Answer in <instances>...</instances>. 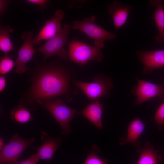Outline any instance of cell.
<instances>
[{"label":"cell","instance_id":"6da1fadb","mask_svg":"<svg viewBox=\"0 0 164 164\" xmlns=\"http://www.w3.org/2000/svg\"><path fill=\"white\" fill-rule=\"evenodd\" d=\"M30 78L31 84L21 93L19 102L34 111L40 101H47L58 96L68 94L70 76L67 70L54 64H38Z\"/></svg>","mask_w":164,"mask_h":164},{"label":"cell","instance_id":"7a4b0ae2","mask_svg":"<svg viewBox=\"0 0 164 164\" xmlns=\"http://www.w3.org/2000/svg\"><path fill=\"white\" fill-rule=\"evenodd\" d=\"M96 17L92 15L85 17L82 20L72 22L73 29L80 31L94 41L95 47L101 49L104 46L106 40H112L117 38V36L110 32L97 25L95 22Z\"/></svg>","mask_w":164,"mask_h":164},{"label":"cell","instance_id":"3957f363","mask_svg":"<svg viewBox=\"0 0 164 164\" xmlns=\"http://www.w3.org/2000/svg\"><path fill=\"white\" fill-rule=\"evenodd\" d=\"M68 46L69 60L82 67L90 60L101 62L103 60L101 49L80 41L72 40L68 43Z\"/></svg>","mask_w":164,"mask_h":164},{"label":"cell","instance_id":"277c9868","mask_svg":"<svg viewBox=\"0 0 164 164\" xmlns=\"http://www.w3.org/2000/svg\"><path fill=\"white\" fill-rule=\"evenodd\" d=\"M46 109L61 126V134L67 136L71 132L69 123L77 112L75 109L67 106L60 99L53 101H40L38 103Z\"/></svg>","mask_w":164,"mask_h":164},{"label":"cell","instance_id":"5b68a950","mask_svg":"<svg viewBox=\"0 0 164 164\" xmlns=\"http://www.w3.org/2000/svg\"><path fill=\"white\" fill-rule=\"evenodd\" d=\"M70 24L65 23L61 31L55 36L48 40L36 50L43 54V61L45 62L50 57L54 56H60L66 60L68 55L64 46L67 43L68 36L70 31Z\"/></svg>","mask_w":164,"mask_h":164},{"label":"cell","instance_id":"8992f818","mask_svg":"<svg viewBox=\"0 0 164 164\" xmlns=\"http://www.w3.org/2000/svg\"><path fill=\"white\" fill-rule=\"evenodd\" d=\"M74 85L80 89L89 99H96L108 96L113 87L111 78L102 73L96 76L91 82L73 80Z\"/></svg>","mask_w":164,"mask_h":164},{"label":"cell","instance_id":"52a82bcc","mask_svg":"<svg viewBox=\"0 0 164 164\" xmlns=\"http://www.w3.org/2000/svg\"><path fill=\"white\" fill-rule=\"evenodd\" d=\"M35 141L34 138L25 139L21 138L18 133L14 134L1 150L0 164H17L22 153Z\"/></svg>","mask_w":164,"mask_h":164},{"label":"cell","instance_id":"ba28073f","mask_svg":"<svg viewBox=\"0 0 164 164\" xmlns=\"http://www.w3.org/2000/svg\"><path fill=\"white\" fill-rule=\"evenodd\" d=\"M137 85L132 89L133 94L137 97L134 104H140L154 97L164 99V88L149 81L136 77Z\"/></svg>","mask_w":164,"mask_h":164},{"label":"cell","instance_id":"9c48e42d","mask_svg":"<svg viewBox=\"0 0 164 164\" xmlns=\"http://www.w3.org/2000/svg\"><path fill=\"white\" fill-rule=\"evenodd\" d=\"M33 34L30 31L22 33L21 38L24 42L18 51V56L16 61V72L22 74L28 70L26 64L33 57L36 52L34 48L32 39Z\"/></svg>","mask_w":164,"mask_h":164},{"label":"cell","instance_id":"30bf717a","mask_svg":"<svg viewBox=\"0 0 164 164\" xmlns=\"http://www.w3.org/2000/svg\"><path fill=\"white\" fill-rule=\"evenodd\" d=\"M64 17L63 10L59 9L56 10L54 15L45 22L39 33L33 39L34 43L39 45L41 41L48 40L55 36L62 28L61 21Z\"/></svg>","mask_w":164,"mask_h":164},{"label":"cell","instance_id":"8fae6325","mask_svg":"<svg viewBox=\"0 0 164 164\" xmlns=\"http://www.w3.org/2000/svg\"><path fill=\"white\" fill-rule=\"evenodd\" d=\"M136 53L143 65L142 72L144 74L150 73L155 69L164 67V50H140Z\"/></svg>","mask_w":164,"mask_h":164},{"label":"cell","instance_id":"7c38bea8","mask_svg":"<svg viewBox=\"0 0 164 164\" xmlns=\"http://www.w3.org/2000/svg\"><path fill=\"white\" fill-rule=\"evenodd\" d=\"M108 13L113 21V24L116 30L126 23L128 16L133 8L131 5H125L122 3L114 0L108 5Z\"/></svg>","mask_w":164,"mask_h":164},{"label":"cell","instance_id":"4fadbf2b","mask_svg":"<svg viewBox=\"0 0 164 164\" xmlns=\"http://www.w3.org/2000/svg\"><path fill=\"white\" fill-rule=\"evenodd\" d=\"M40 135L41 138L44 143L37 149L36 153L39 159L48 163L61 143L62 140L60 137L53 138L43 131H41Z\"/></svg>","mask_w":164,"mask_h":164},{"label":"cell","instance_id":"5bb4252c","mask_svg":"<svg viewBox=\"0 0 164 164\" xmlns=\"http://www.w3.org/2000/svg\"><path fill=\"white\" fill-rule=\"evenodd\" d=\"M145 125L138 117L131 121L128 128L126 137L120 139L119 144L122 145L127 144H132L136 147L139 146L140 143L138 139L143 132Z\"/></svg>","mask_w":164,"mask_h":164},{"label":"cell","instance_id":"9a60e30c","mask_svg":"<svg viewBox=\"0 0 164 164\" xmlns=\"http://www.w3.org/2000/svg\"><path fill=\"white\" fill-rule=\"evenodd\" d=\"M103 107L99 99L90 103L80 113L92 123L99 129L103 128L102 117Z\"/></svg>","mask_w":164,"mask_h":164},{"label":"cell","instance_id":"2e32d148","mask_svg":"<svg viewBox=\"0 0 164 164\" xmlns=\"http://www.w3.org/2000/svg\"><path fill=\"white\" fill-rule=\"evenodd\" d=\"M151 5L155 7L153 15L158 32V34L155 39L158 44H164V6L161 0H151Z\"/></svg>","mask_w":164,"mask_h":164},{"label":"cell","instance_id":"e0dca14e","mask_svg":"<svg viewBox=\"0 0 164 164\" xmlns=\"http://www.w3.org/2000/svg\"><path fill=\"white\" fill-rule=\"evenodd\" d=\"M137 151L140 155L137 164H158L162 160L158 154L159 150H155L149 142H146L143 148H138Z\"/></svg>","mask_w":164,"mask_h":164},{"label":"cell","instance_id":"ac0fdd59","mask_svg":"<svg viewBox=\"0 0 164 164\" xmlns=\"http://www.w3.org/2000/svg\"><path fill=\"white\" fill-rule=\"evenodd\" d=\"M10 112L11 119L18 123H25L33 120L29 111L26 106L22 105L15 107L11 110Z\"/></svg>","mask_w":164,"mask_h":164},{"label":"cell","instance_id":"d6986e66","mask_svg":"<svg viewBox=\"0 0 164 164\" xmlns=\"http://www.w3.org/2000/svg\"><path fill=\"white\" fill-rule=\"evenodd\" d=\"M13 32V30L9 26H0V49L4 53L7 54L13 49V44L9 37V34Z\"/></svg>","mask_w":164,"mask_h":164},{"label":"cell","instance_id":"ffe728a7","mask_svg":"<svg viewBox=\"0 0 164 164\" xmlns=\"http://www.w3.org/2000/svg\"><path fill=\"white\" fill-rule=\"evenodd\" d=\"M99 148L96 145L92 146V149L90 152L83 164H106L107 160L101 159L98 155Z\"/></svg>","mask_w":164,"mask_h":164},{"label":"cell","instance_id":"44dd1931","mask_svg":"<svg viewBox=\"0 0 164 164\" xmlns=\"http://www.w3.org/2000/svg\"><path fill=\"white\" fill-rule=\"evenodd\" d=\"M14 65V61L8 56L7 54H5L0 60V74L4 75L8 73L12 69Z\"/></svg>","mask_w":164,"mask_h":164},{"label":"cell","instance_id":"7402d4cb","mask_svg":"<svg viewBox=\"0 0 164 164\" xmlns=\"http://www.w3.org/2000/svg\"><path fill=\"white\" fill-rule=\"evenodd\" d=\"M154 120L160 129L164 128V102L158 108L154 117Z\"/></svg>","mask_w":164,"mask_h":164},{"label":"cell","instance_id":"603a6c76","mask_svg":"<svg viewBox=\"0 0 164 164\" xmlns=\"http://www.w3.org/2000/svg\"><path fill=\"white\" fill-rule=\"evenodd\" d=\"M39 159L37 154H32L29 158L18 162L17 164H37Z\"/></svg>","mask_w":164,"mask_h":164},{"label":"cell","instance_id":"cb8c5ba5","mask_svg":"<svg viewBox=\"0 0 164 164\" xmlns=\"http://www.w3.org/2000/svg\"><path fill=\"white\" fill-rule=\"evenodd\" d=\"M85 2L86 1L84 0L72 1L70 2L67 7L68 8H80L82 6Z\"/></svg>","mask_w":164,"mask_h":164},{"label":"cell","instance_id":"d4e9b609","mask_svg":"<svg viewBox=\"0 0 164 164\" xmlns=\"http://www.w3.org/2000/svg\"><path fill=\"white\" fill-rule=\"evenodd\" d=\"M26 1L29 3L39 5L42 11L43 10L48 2V0H28Z\"/></svg>","mask_w":164,"mask_h":164},{"label":"cell","instance_id":"484cf974","mask_svg":"<svg viewBox=\"0 0 164 164\" xmlns=\"http://www.w3.org/2000/svg\"><path fill=\"white\" fill-rule=\"evenodd\" d=\"M10 2V1L8 0H0V13L1 15L5 11L7 6Z\"/></svg>","mask_w":164,"mask_h":164},{"label":"cell","instance_id":"4316f807","mask_svg":"<svg viewBox=\"0 0 164 164\" xmlns=\"http://www.w3.org/2000/svg\"><path fill=\"white\" fill-rule=\"evenodd\" d=\"M6 84L5 77L4 76L0 77V92H2L5 88Z\"/></svg>","mask_w":164,"mask_h":164},{"label":"cell","instance_id":"83f0119b","mask_svg":"<svg viewBox=\"0 0 164 164\" xmlns=\"http://www.w3.org/2000/svg\"><path fill=\"white\" fill-rule=\"evenodd\" d=\"M4 146H3V142L2 139H1L0 140V149L1 150Z\"/></svg>","mask_w":164,"mask_h":164},{"label":"cell","instance_id":"f1b7e54d","mask_svg":"<svg viewBox=\"0 0 164 164\" xmlns=\"http://www.w3.org/2000/svg\"></svg>","mask_w":164,"mask_h":164}]
</instances>
